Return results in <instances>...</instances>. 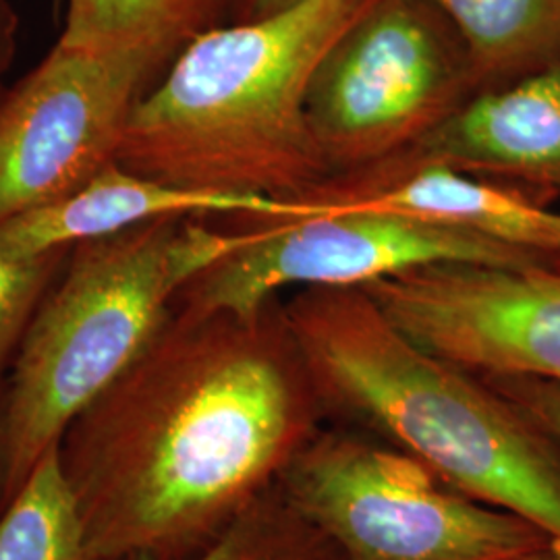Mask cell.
<instances>
[{
	"label": "cell",
	"instance_id": "1",
	"mask_svg": "<svg viewBox=\"0 0 560 560\" xmlns=\"http://www.w3.org/2000/svg\"><path fill=\"white\" fill-rule=\"evenodd\" d=\"M279 300L175 307L62 434L59 463L108 560H189L280 480L326 420Z\"/></svg>",
	"mask_w": 560,
	"mask_h": 560
},
{
	"label": "cell",
	"instance_id": "2",
	"mask_svg": "<svg viewBox=\"0 0 560 560\" xmlns=\"http://www.w3.org/2000/svg\"><path fill=\"white\" fill-rule=\"evenodd\" d=\"M282 314L326 413L560 538V442L517 405L407 337L358 287L298 289Z\"/></svg>",
	"mask_w": 560,
	"mask_h": 560
},
{
	"label": "cell",
	"instance_id": "3",
	"mask_svg": "<svg viewBox=\"0 0 560 560\" xmlns=\"http://www.w3.org/2000/svg\"><path fill=\"white\" fill-rule=\"evenodd\" d=\"M376 0H301L201 34L133 106L115 162L183 189L298 200L332 177L312 133L316 69Z\"/></svg>",
	"mask_w": 560,
	"mask_h": 560
},
{
	"label": "cell",
	"instance_id": "4",
	"mask_svg": "<svg viewBox=\"0 0 560 560\" xmlns=\"http://www.w3.org/2000/svg\"><path fill=\"white\" fill-rule=\"evenodd\" d=\"M240 241V229L175 217L71 249L2 390L7 506L81 411L156 337L180 289Z\"/></svg>",
	"mask_w": 560,
	"mask_h": 560
},
{
	"label": "cell",
	"instance_id": "5",
	"mask_svg": "<svg viewBox=\"0 0 560 560\" xmlns=\"http://www.w3.org/2000/svg\"><path fill=\"white\" fill-rule=\"evenodd\" d=\"M279 483L345 560H502L552 538L351 425H324Z\"/></svg>",
	"mask_w": 560,
	"mask_h": 560
},
{
	"label": "cell",
	"instance_id": "6",
	"mask_svg": "<svg viewBox=\"0 0 560 560\" xmlns=\"http://www.w3.org/2000/svg\"><path fill=\"white\" fill-rule=\"evenodd\" d=\"M474 94L459 36L430 0H376L316 69L307 117L339 177L395 161Z\"/></svg>",
	"mask_w": 560,
	"mask_h": 560
},
{
	"label": "cell",
	"instance_id": "7",
	"mask_svg": "<svg viewBox=\"0 0 560 560\" xmlns=\"http://www.w3.org/2000/svg\"><path fill=\"white\" fill-rule=\"evenodd\" d=\"M231 219L241 222L240 245L189 280L175 307L254 316L287 289H361L439 264L501 268L559 264L471 233L376 210Z\"/></svg>",
	"mask_w": 560,
	"mask_h": 560
},
{
	"label": "cell",
	"instance_id": "8",
	"mask_svg": "<svg viewBox=\"0 0 560 560\" xmlns=\"http://www.w3.org/2000/svg\"><path fill=\"white\" fill-rule=\"evenodd\" d=\"M162 73L138 55L57 44L0 104V224L78 191L115 162Z\"/></svg>",
	"mask_w": 560,
	"mask_h": 560
},
{
	"label": "cell",
	"instance_id": "9",
	"mask_svg": "<svg viewBox=\"0 0 560 560\" xmlns=\"http://www.w3.org/2000/svg\"><path fill=\"white\" fill-rule=\"evenodd\" d=\"M361 289L407 337L469 374L560 384L559 264H439Z\"/></svg>",
	"mask_w": 560,
	"mask_h": 560
},
{
	"label": "cell",
	"instance_id": "10",
	"mask_svg": "<svg viewBox=\"0 0 560 560\" xmlns=\"http://www.w3.org/2000/svg\"><path fill=\"white\" fill-rule=\"evenodd\" d=\"M340 210L399 214L560 261V210L517 185L444 164L390 161L330 177L289 201L284 219Z\"/></svg>",
	"mask_w": 560,
	"mask_h": 560
},
{
	"label": "cell",
	"instance_id": "11",
	"mask_svg": "<svg viewBox=\"0 0 560 560\" xmlns=\"http://www.w3.org/2000/svg\"><path fill=\"white\" fill-rule=\"evenodd\" d=\"M395 161L444 164L560 198V57L471 96Z\"/></svg>",
	"mask_w": 560,
	"mask_h": 560
},
{
	"label": "cell",
	"instance_id": "12",
	"mask_svg": "<svg viewBox=\"0 0 560 560\" xmlns=\"http://www.w3.org/2000/svg\"><path fill=\"white\" fill-rule=\"evenodd\" d=\"M287 201L183 189L110 162L71 196L0 224V252L36 260L145 222L175 217L284 219Z\"/></svg>",
	"mask_w": 560,
	"mask_h": 560
},
{
	"label": "cell",
	"instance_id": "13",
	"mask_svg": "<svg viewBox=\"0 0 560 560\" xmlns=\"http://www.w3.org/2000/svg\"><path fill=\"white\" fill-rule=\"evenodd\" d=\"M240 0H69L59 44L85 52H125L162 75L201 34L235 18Z\"/></svg>",
	"mask_w": 560,
	"mask_h": 560
},
{
	"label": "cell",
	"instance_id": "14",
	"mask_svg": "<svg viewBox=\"0 0 560 560\" xmlns=\"http://www.w3.org/2000/svg\"><path fill=\"white\" fill-rule=\"evenodd\" d=\"M430 2L459 36L476 94L504 88L560 57V0Z\"/></svg>",
	"mask_w": 560,
	"mask_h": 560
},
{
	"label": "cell",
	"instance_id": "15",
	"mask_svg": "<svg viewBox=\"0 0 560 560\" xmlns=\"http://www.w3.org/2000/svg\"><path fill=\"white\" fill-rule=\"evenodd\" d=\"M0 560H108L88 541L57 446L2 511Z\"/></svg>",
	"mask_w": 560,
	"mask_h": 560
},
{
	"label": "cell",
	"instance_id": "16",
	"mask_svg": "<svg viewBox=\"0 0 560 560\" xmlns=\"http://www.w3.org/2000/svg\"><path fill=\"white\" fill-rule=\"evenodd\" d=\"M189 560H345V557L320 527L289 501L277 481L217 540Z\"/></svg>",
	"mask_w": 560,
	"mask_h": 560
},
{
	"label": "cell",
	"instance_id": "17",
	"mask_svg": "<svg viewBox=\"0 0 560 560\" xmlns=\"http://www.w3.org/2000/svg\"><path fill=\"white\" fill-rule=\"evenodd\" d=\"M71 249L36 260H15L0 252V399L21 339L42 300L59 279Z\"/></svg>",
	"mask_w": 560,
	"mask_h": 560
},
{
	"label": "cell",
	"instance_id": "18",
	"mask_svg": "<svg viewBox=\"0 0 560 560\" xmlns=\"http://www.w3.org/2000/svg\"><path fill=\"white\" fill-rule=\"evenodd\" d=\"M481 381L488 382L546 434L560 442V384L527 376H490Z\"/></svg>",
	"mask_w": 560,
	"mask_h": 560
},
{
	"label": "cell",
	"instance_id": "19",
	"mask_svg": "<svg viewBox=\"0 0 560 560\" xmlns=\"http://www.w3.org/2000/svg\"><path fill=\"white\" fill-rule=\"evenodd\" d=\"M18 30H20V20L9 0H0V104L7 96V83L4 78L11 69V62L18 50Z\"/></svg>",
	"mask_w": 560,
	"mask_h": 560
},
{
	"label": "cell",
	"instance_id": "20",
	"mask_svg": "<svg viewBox=\"0 0 560 560\" xmlns=\"http://www.w3.org/2000/svg\"><path fill=\"white\" fill-rule=\"evenodd\" d=\"M301 0H240L233 21H254L280 13Z\"/></svg>",
	"mask_w": 560,
	"mask_h": 560
},
{
	"label": "cell",
	"instance_id": "21",
	"mask_svg": "<svg viewBox=\"0 0 560 560\" xmlns=\"http://www.w3.org/2000/svg\"><path fill=\"white\" fill-rule=\"evenodd\" d=\"M502 560H560V538L552 536L550 540L544 541L536 548H529L515 557Z\"/></svg>",
	"mask_w": 560,
	"mask_h": 560
},
{
	"label": "cell",
	"instance_id": "22",
	"mask_svg": "<svg viewBox=\"0 0 560 560\" xmlns=\"http://www.w3.org/2000/svg\"><path fill=\"white\" fill-rule=\"evenodd\" d=\"M7 509V497H4V465H2V448H0V515Z\"/></svg>",
	"mask_w": 560,
	"mask_h": 560
},
{
	"label": "cell",
	"instance_id": "23",
	"mask_svg": "<svg viewBox=\"0 0 560 560\" xmlns=\"http://www.w3.org/2000/svg\"><path fill=\"white\" fill-rule=\"evenodd\" d=\"M559 266H560V261H559Z\"/></svg>",
	"mask_w": 560,
	"mask_h": 560
}]
</instances>
